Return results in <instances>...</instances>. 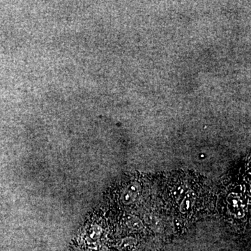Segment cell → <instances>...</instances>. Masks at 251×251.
<instances>
[{
	"mask_svg": "<svg viewBox=\"0 0 251 251\" xmlns=\"http://www.w3.org/2000/svg\"><path fill=\"white\" fill-rule=\"evenodd\" d=\"M164 185V196L181 228L184 224L195 222L210 213L215 200L209 183L202 176L176 173Z\"/></svg>",
	"mask_w": 251,
	"mask_h": 251,
	"instance_id": "obj_1",
	"label": "cell"
},
{
	"mask_svg": "<svg viewBox=\"0 0 251 251\" xmlns=\"http://www.w3.org/2000/svg\"><path fill=\"white\" fill-rule=\"evenodd\" d=\"M224 201L221 202L222 209H225L226 219L232 225L248 224L250 219V193L251 189L244 182L242 184L233 181L226 189Z\"/></svg>",
	"mask_w": 251,
	"mask_h": 251,
	"instance_id": "obj_2",
	"label": "cell"
}]
</instances>
